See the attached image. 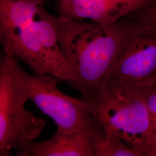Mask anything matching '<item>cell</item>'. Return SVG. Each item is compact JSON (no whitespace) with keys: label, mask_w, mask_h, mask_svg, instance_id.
Instances as JSON below:
<instances>
[{"label":"cell","mask_w":156,"mask_h":156,"mask_svg":"<svg viewBox=\"0 0 156 156\" xmlns=\"http://www.w3.org/2000/svg\"><path fill=\"white\" fill-rule=\"evenodd\" d=\"M62 53L70 65L71 86L91 99L105 89L109 74L141 23L129 15L109 26L67 20L49 13Z\"/></svg>","instance_id":"cell-1"},{"label":"cell","mask_w":156,"mask_h":156,"mask_svg":"<svg viewBox=\"0 0 156 156\" xmlns=\"http://www.w3.org/2000/svg\"><path fill=\"white\" fill-rule=\"evenodd\" d=\"M81 98L102 131L115 135L141 156H148L154 142L143 88L107 86L95 98Z\"/></svg>","instance_id":"cell-2"},{"label":"cell","mask_w":156,"mask_h":156,"mask_svg":"<svg viewBox=\"0 0 156 156\" xmlns=\"http://www.w3.org/2000/svg\"><path fill=\"white\" fill-rule=\"evenodd\" d=\"M10 51H0V154L7 155L39 136L45 121L25 108L28 95Z\"/></svg>","instance_id":"cell-3"},{"label":"cell","mask_w":156,"mask_h":156,"mask_svg":"<svg viewBox=\"0 0 156 156\" xmlns=\"http://www.w3.org/2000/svg\"><path fill=\"white\" fill-rule=\"evenodd\" d=\"M2 50L10 51L35 75H51L70 85L73 83L72 69L44 8L31 22L8 40Z\"/></svg>","instance_id":"cell-4"},{"label":"cell","mask_w":156,"mask_h":156,"mask_svg":"<svg viewBox=\"0 0 156 156\" xmlns=\"http://www.w3.org/2000/svg\"><path fill=\"white\" fill-rule=\"evenodd\" d=\"M17 73L28 95L44 113L56 123L57 128L72 131L89 128L94 120L86 103L62 93L57 87L60 80L51 75H31L16 62Z\"/></svg>","instance_id":"cell-5"},{"label":"cell","mask_w":156,"mask_h":156,"mask_svg":"<svg viewBox=\"0 0 156 156\" xmlns=\"http://www.w3.org/2000/svg\"><path fill=\"white\" fill-rule=\"evenodd\" d=\"M155 82L156 29L141 23L112 68L106 87L130 85L145 88Z\"/></svg>","instance_id":"cell-6"},{"label":"cell","mask_w":156,"mask_h":156,"mask_svg":"<svg viewBox=\"0 0 156 156\" xmlns=\"http://www.w3.org/2000/svg\"><path fill=\"white\" fill-rule=\"evenodd\" d=\"M156 0H58V17L67 20L90 19L101 26L117 22Z\"/></svg>","instance_id":"cell-7"},{"label":"cell","mask_w":156,"mask_h":156,"mask_svg":"<svg viewBox=\"0 0 156 156\" xmlns=\"http://www.w3.org/2000/svg\"><path fill=\"white\" fill-rule=\"evenodd\" d=\"M20 156H94V124L89 128L66 131L57 128L50 138L30 142L17 151Z\"/></svg>","instance_id":"cell-8"},{"label":"cell","mask_w":156,"mask_h":156,"mask_svg":"<svg viewBox=\"0 0 156 156\" xmlns=\"http://www.w3.org/2000/svg\"><path fill=\"white\" fill-rule=\"evenodd\" d=\"M45 2V0H0V51L12 35L35 19Z\"/></svg>","instance_id":"cell-9"},{"label":"cell","mask_w":156,"mask_h":156,"mask_svg":"<svg viewBox=\"0 0 156 156\" xmlns=\"http://www.w3.org/2000/svg\"><path fill=\"white\" fill-rule=\"evenodd\" d=\"M94 137V156H142L115 135L102 131L95 122Z\"/></svg>","instance_id":"cell-10"},{"label":"cell","mask_w":156,"mask_h":156,"mask_svg":"<svg viewBox=\"0 0 156 156\" xmlns=\"http://www.w3.org/2000/svg\"><path fill=\"white\" fill-rule=\"evenodd\" d=\"M143 89L154 142L153 150L156 147V82Z\"/></svg>","instance_id":"cell-11"},{"label":"cell","mask_w":156,"mask_h":156,"mask_svg":"<svg viewBox=\"0 0 156 156\" xmlns=\"http://www.w3.org/2000/svg\"><path fill=\"white\" fill-rule=\"evenodd\" d=\"M129 15L140 23L156 29V1Z\"/></svg>","instance_id":"cell-12"},{"label":"cell","mask_w":156,"mask_h":156,"mask_svg":"<svg viewBox=\"0 0 156 156\" xmlns=\"http://www.w3.org/2000/svg\"><path fill=\"white\" fill-rule=\"evenodd\" d=\"M149 156H156V147L151 151Z\"/></svg>","instance_id":"cell-13"}]
</instances>
